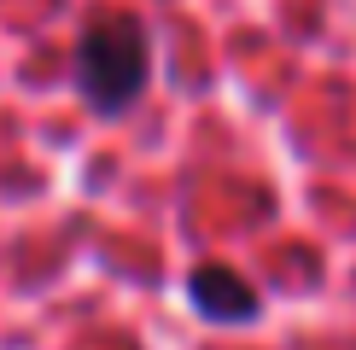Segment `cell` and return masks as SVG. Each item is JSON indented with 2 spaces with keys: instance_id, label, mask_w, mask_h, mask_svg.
<instances>
[{
  "instance_id": "obj_1",
  "label": "cell",
  "mask_w": 356,
  "mask_h": 350,
  "mask_svg": "<svg viewBox=\"0 0 356 350\" xmlns=\"http://www.w3.org/2000/svg\"><path fill=\"white\" fill-rule=\"evenodd\" d=\"M146 58H152V41H146V29L135 18H123V12L94 18L76 41V82H82L88 106L94 111H123L129 99H140Z\"/></svg>"
},
{
  "instance_id": "obj_2",
  "label": "cell",
  "mask_w": 356,
  "mask_h": 350,
  "mask_svg": "<svg viewBox=\"0 0 356 350\" xmlns=\"http://www.w3.org/2000/svg\"><path fill=\"white\" fill-rule=\"evenodd\" d=\"M193 303L211 321H251L257 315V292H251L234 269H199L193 274Z\"/></svg>"
}]
</instances>
